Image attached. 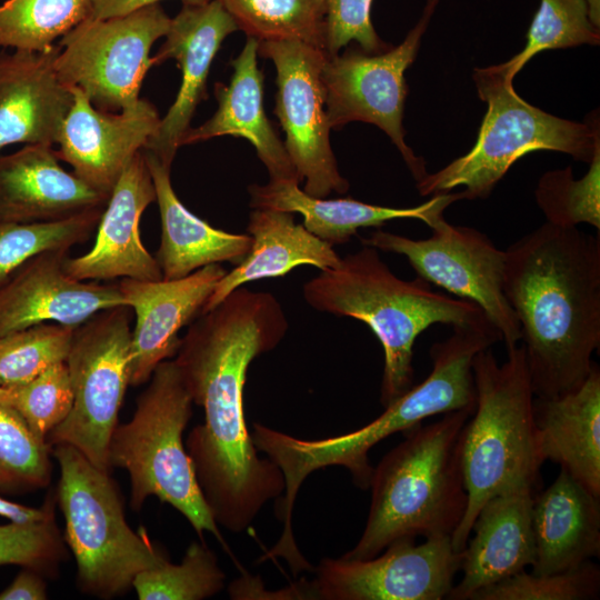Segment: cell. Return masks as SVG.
<instances>
[{"label": "cell", "instance_id": "cell-17", "mask_svg": "<svg viewBox=\"0 0 600 600\" xmlns=\"http://www.w3.org/2000/svg\"><path fill=\"white\" fill-rule=\"evenodd\" d=\"M226 272L220 263H213L173 280L123 278L117 282L124 304L136 314L130 386L148 382L159 363L176 356L181 342L179 331L202 313Z\"/></svg>", "mask_w": 600, "mask_h": 600}, {"label": "cell", "instance_id": "cell-41", "mask_svg": "<svg viewBox=\"0 0 600 600\" xmlns=\"http://www.w3.org/2000/svg\"><path fill=\"white\" fill-rule=\"evenodd\" d=\"M324 1V52L336 56L351 41L367 53H380L391 48L377 34L371 21L373 0Z\"/></svg>", "mask_w": 600, "mask_h": 600}, {"label": "cell", "instance_id": "cell-38", "mask_svg": "<svg viewBox=\"0 0 600 600\" xmlns=\"http://www.w3.org/2000/svg\"><path fill=\"white\" fill-rule=\"evenodd\" d=\"M0 402L12 407L30 429L46 440L72 407L73 393L66 361L26 383L0 387Z\"/></svg>", "mask_w": 600, "mask_h": 600}, {"label": "cell", "instance_id": "cell-4", "mask_svg": "<svg viewBox=\"0 0 600 600\" xmlns=\"http://www.w3.org/2000/svg\"><path fill=\"white\" fill-rule=\"evenodd\" d=\"M303 298L317 311L366 323L378 338L384 354V408L413 386V346L424 330L434 323L454 327L488 319L477 303L433 291L420 277L398 278L369 246L307 281Z\"/></svg>", "mask_w": 600, "mask_h": 600}, {"label": "cell", "instance_id": "cell-10", "mask_svg": "<svg viewBox=\"0 0 600 600\" xmlns=\"http://www.w3.org/2000/svg\"><path fill=\"white\" fill-rule=\"evenodd\" d=\"M130 310L124 306L102 310L74 328L66 359L72 407L46 439L51 447H74L109 473V443L130 384Z\"/></svg>", "mask_w": 600, "mask_h": 600}, {"label": "cell", "instance_id": "cell-34", "mask_svg": "<svg viewBox=\"0 0 600 600\" xmlns=\"http://www.w3.org/2000/svg\"><path fill=\"white\" fill-rule=\"evenodd\" d=\"M104 208L48 222L0 223V287L31 258L53 250H69L97 229Z\"/></svg>", "mask_w": 600, "mask_h": 600}, {"label": "cell", "instance_id": "cell-9", "mask_svg": "<svg viewBox=\"0 0 600 600\" xmlns=\"http://www.w3.org/2000/svg\"><path fill=\"white\" fill-rule=\"evenodd\" d=\"M52 457L60 468L56 498L64 519V540L77 563V583L93 597L121 596L137 574L167 557L146 532L128 526L109 472L70 444L53 446Z\"/></svg>", "mask_w": 600, "mask_h": 600}, {"label": "cell", "instance_id": "cell-6", "mask_svg": "<svg viewBox=\"0 0 600 600\" xmlns=\"http://www.w3.org/2000/svg\"><path fill=\"white\" fill-rule=\"evenodd\" d=\"M476 408L461 438V463L468 501L451 534L461 552L474 519L493 496L521 483L536 484L544 460L533 414L534 393L522 346L507 351L499 364L490 348L472 362Z\"/></svg>", "mask_w": 600, "mask_h": 600}, {"label": "cell", "instance_id": "cell-45", "mask_svg": "<svg viewBox=\"0 0 600 600\" xmlns=\"http://www.w3.org/2000/svg\"><path fill=\"white\" fill-rule=\"evenodd\" d=\"M591 22L600 29V0H584Z\"/></svg>", "mask_w": 600, "mask_h": 600}, {"label": "cell", "instance_id": "cell-33", "mask_svg": "<svg viewBox=\"0 0 600 600\" xmlns=\"http://www.w3.org/2000/svg\"><path fill=\"white\" fill-rule=\"evenodd\" d=\"M216 554L202 542H191L178 564L164 559L136 576L132 587L140 600H202L224 587Z\"/></svg>", "mask_w": 600, "mask_h": 600}, {"label": "cell", "instance_id": "cell-3", "mask_svg": "<svg viewBox=\"0 0 600 600\" xmlns=\"http://www.w3.org/2000/svg\"><path fill=\"white\" fill-rule=\"evenodd\" d=\"M501 340L500 331L489 319L454 326L448 339L431 346L429 376L386 407L377 419L350 433L304 440L262 428L257 436V447L282 472L283 503L293 506L304 479L330 466L347 468L356 486L367 490L373 472L368 452L378 442L393 433L406 432L432 416L459 410L473 412L477 402L473 358Z\"/></svg>", "mask_w": 600, "mask_h": 600}, {"label": "cell", "instance_id": "cell-31", "mask_svg": "<svg viewBox=\"0 0 600 600\" xmlns=\"http://www.w3.org/2000/svg\"><path fill=\"white\" fill-rule=\"evenodd\" d=\"M91 16V0H6L0 4V48L46 51Z\"/></svg>", "mask_w": 600, "mask_h": 600}, {"label": "cell", "instance_id": "cell-5", "mask_svg": "<svg viewBox=\"0 0 600 600\" xmlns=\"http://www.w3.org/2000/svg\"><path fill=\"white\" fill-rule=\"evenodd\" d=\"M471 411L417 426L373 468L364 530L346 559H370L402 538L454 532L467 508L461 438Z\"/></svg>", "mask_w": 600, "mask_h": 600}, {"label": "cell", "instance_id": "cell-42", "mask_svg": "<svg viewBox=\"0 0 600 600\" xmlns=\"http://www.w3.org/2000/svg\"><path fill=\"white\" fill-rule=\"evenodd\" d=\"M14 580L0 592V600H44L48 598L44 577L22 568Z\"/></svg>", "mask_w": 600, "mask_h": 600}, {"label": "cell", "instance_id": "cell-1", "mask_svg": "<svg viewBox=\"0 0 600 600\" xmlns=\"http://www.w3.org/2000/svg\"><path fill=\"white\" fill-rule=\"evenodd\" d=\"M288 327L272 293L240 287L189 324L176 353L192 401L204 412L186 449L216 522L232 533L246 531L284 491L279 467L258 456L248 431L243 390L251 361L273 350Z\"/></svg>", "mask_w": 600, "mask_h": 600}, {"label": "cell", "instance_id": "cell-14", "mask_svg": "<svg viewBox=\"0 0 600 600\" xmlns=\"http://www.w3.org/2000/svg\"><path fill=\"white\" fill-rule=\"evenodd\" d=\"M258 52L277 70L274 113L286 132L284 147L306 180L303 191L316 198L344 193L349 182L337 166L324 107L321 69L328 54L298 40L259 41Z\"/></svg>", "mask_w": 600, "mask_h": 600}, {"label": "cell", "instance_id": "cell-27", "mask_svg": "<svg viewBox=\"0 0 600 600\" xmlns=\"http://www.w3.org/2000/svg\"><path fill=\"white\" fill-rule=\"evenodd\" d=\"M161 218V241L156 260L162 279L189 276L206 266L240 263L252 246L250 234L213 228L190 212L177 197L170 180L171 166L144 150Z\"/></svg>", "mask_w": 600, "mask_h": 600}, {"label": "cell", "instance_id": "cell-16", "mask_svg": "<svg viewBox=\"0 0 600 600\" xmlns=\"http://www.w3.org/2000/svg\"><path fill=\"white\" fill-rule=\"evenodd\" d=\"M59 132L57 157L97 191L110 197L133 157L157 133L160 117L147 100L118 113L96 108L77 87Z\"/></svg>", "mask_w": 600, "mask_h": 600}, {"label": "cell", "instance_id": "cell-26", "mask_svg": "<svg viewBox=\"0 0 600 600\" xmlns=\"http://www.w3.org/2000/svg\"><path fill=\"white\" fill-rule=\"evenodd\" d=\"M534 422L544 460L560 464L600 497V370L594 362L576 389L550 399L534 397Z\"/></svg>", "mask_w": 600, "mask_h": 600}, {"label": "cell", "instance_id": "cell-19", "mask_svg": "<svg viewBox=\"0 0 600 600\" xmlns=\"http://www.w3.org/2000/svg\"><path fill=\"white\" fill-rule=\"evenodd\" d=\"M238 26L219 0L203 4H183L171 19L164 42L153 58L154 64L174 59L181 69L177 98L144 150L172 164L180 141L190 128L196 108L206 98L207 78L223 40Z\"/></svg>", "mask_w": 600, "mask_h": 600}, {"label": "cell", "instance_id": "cell-15", "mask_svg": "<svg viewBox=\"0 0 600 600\" xmlns=\"http://www.w3.org/2000/svg\"><path fill=\"white\" fill-rule=\"evenodd\" d=\"M461 552L449 536L390 543L370 559L324 558L310 581L313 599L440 600L448 597L460 571Z\"/></svg>", "mask_w": 600, "mask_h": 600}, {"label": "cell", "instance_id": "cell-28", "mask_svg": "<svg viewBox=\"0 0 600 600\" xmlns=\"http://www.w3.org/2000/svg\"><path fill=\"white\" fill-rule=\"evenodd\" d=\"M250 207L297 212L303 226L321 240L334 246L348 242L360 228L381 227L397 219L430 221L451 203L462 200L461 193L432 196L411 208H391L366 203L351 198L327 199L307 194L297 181H269L249 187Z\"/></svg>", "mask_w": 600, "mask_h": 600}, {"label": "cell", "instance_id": "cell-29", "mask_svg": "<svg viewBox=\"0 0 600 600\" xmlns=\"http://www.w3.org/2000/svg\"><path fill=\"white\" fill-rule=\"evenodd\" d=\"M247 230L252 238L250 250L219 280L202 312L246 283L282 277L299 266H312L322 271L340 264L341 257L333 246L296 223L292 212L253 209Z\"/></svg>", "mask_w": 600, "mask_h": 600}, {"label": "cell", "instance_id": "cell-43", "mask_svg": "<svg viewBox=\"0 0 600 600\" xmlns=\"http://www.w3.org/2000/svg\"><path fill=\"white\" fill-rule=\"evenodd\" d=\"M56 502L57 498L53 491L49 492L41 508L27 507L0 496V517L18 523L43 521L54 514Z\"/></svg>", "mask_w": 600, "mask_h": 600}, {"label": "cell", "instance_id": "cell-24", "mask_svg": "<svg viewBox=\"0 0 600 600\" xmlns=\"http://www.w3.org/2000/svg\"><path fill=\"white\" fill-rule=\"evenodd\" d=\"M259 41L252 37L232 61L233 73L228 84L217 82L218 109L203 124L189 128L180 141L184 144L220 136L247 139L266 166L271 181L301 182L284 143L274 132L263 109V77L258 68Z\"/></svg>", "mask_w": 600, "mask_h": 600}, {"label": "cell", "instance_id": "cell-32", "mask_svg": "<svg viewBox=\"0 0 600 600\" xmlns=\"http://www.w3.org/2000/svg\"><path fill=\"white\" fill-rule=\"evenodd\" d=\"M52 447L39 438L10 406L0 402V493L22 494L47 488Z\"/></svg>", "mask_w": 600, "mask_h": 600}, {"label": "cell", "instance_id": "cell-36", "mask_svg": "<svg viewBox=\"0 0 600 600\" xmlns=\"http://www.w3.org/2000/svg\"><path fill=\"white\" fill-rule=\"evenodd\" d=\"M588 172L576 180L572 168L543 173L534 191L536 201L547 219L557 227L588 223L600 230V149L589 162Z\"/></svg>", "mask_w": 600, "mask_h": 600}, {"label": "cell", "instance_id": "cell-39", "mask_svg": "<svg viewBox=\"0 0 600 600\" xmlns=\"http://www.w3.org/2000/svg\"><path fill=\"white\" fill-rule=\"evenodd\" d=\"M600 591V570L591 561L556 573L526 570L478 591L471 600H588Z\"/></svg>", "mask_w": 600, "mask_h": 600}, {"label": "cell", "instance_id": "cell-12", "mask_svg": "<svg viewBox=\"0 0 600 600\" xmlns=\"http://www.w3.org/2000/svg\"><path fill=\"white\" fill-rule=\"evenodd\" d=\"M438 0H427L416 26L398 47L380 53L350 48L328 56L321 69L330 129L352 121L372 123L387 133L417 182L427 176L426 162L404 142L403 106L408 94L404 71L414 61Z\"/></svg>", "mask_w": 600, "mask_h": 600}, {"label": "cell", "instance_id": "cell-25", "mask_svg": "<svg viewBox=\"0 0 600 600\" xmlns=\"http://www.w3.org/2000/svg\"><path fill=\"white\" fill-rule=\"evenodd\" d=\"M600 497L560 468L531 509L534 574L578 568L600 553Z\"/></svg>", "mask_w": 600, "mask_h": 600}, {"label": "cell", "instance_id": "cell-11", "mask_svg": "<svg viewBox=\"0 0 600 600\" xmlns=\"http://www.w3.org/2000/svg\"><path fill=\"white\" fill-rule=\"evenodd\" d=\"M171 19L158 4L110 18L89 16L68 33L54 59L58 78L79 88L98 109L136 107L153 43L166 36Z\"/></svg>", "mask_w": 600, "mask_h": 600}, {"label": "cell", "instance_id": "cell-35", "mask_svg": "<svg viewBox=\"0 0 600 600\" xmlns=\"http://www.w3.org/2000/svg\"><path fill=\"white\" fill-rule=\"evenodd\" d=\"M599 43L600 31L591 22L584 0H541L523 50L502 66L513 80L523 66L541 51Z\"/></svg>", "mask_w": 600, "mask_h": 600}, {"label": "cell", "instance_id": "cell-18", "mask_svg": "<svg viewBox=\"0 0 600 600\" xmlns=\"http://www.w3.org/2000/svg\"><path fill=\"white\" fill-rule=\"evenodd\" d=\"M68 251L31 258L0 287V336L46 322L76 328L102 310L127 307L118 283L70 276Z\"/></svg>", "mask_w": 600, "mask_h": 600}, {"label": "cell", "instance_id": "cell-22", "mask_svg": "<svg viewBox=\"0 0 600 600\" xmlns=\"http://www.w3.org/2000/svg\"><path fill=\"white\" fill-rule=\"evenodd\" d=\"M58 50L0 51V150L57 142L73 101L54 69Z\"/></svg>", "mask_w": 600, "mask_h": 600}, {"label": "cell", "instance_id": "cell-2", "mask_svg": "<svg viewBox=\"0 0 600 600\" xmlns=\"http://www.w3.org/2000/svg\"><path fill=\"white\" fill-rule=\"evenodd\" d=\"M504 251L534 397L562 396L584 381L600 346V238L546 222Z\"/></svg>", "mask_w": 600, "mask_h": 600}, {"label": "cell", "instance_id": "cell-8", "mask_svg": "<svg viewBox=\"0 0 600 600\" xmlns=\"http://www.w3.org/2000/svg\"><path fill=\"white\" fill-rule=\"evenodd\" d=\"M472 79L487 112L471 150L417 182L421 196L464 187L462 200L484 199L524 154L552 150L590 162L600 149L596 113L586 122L552 116L519 97L502 63L473 70Z\"/></svg>", "mask_w": 600, "mask_h": 600}, {"label": "cell", "instance_id": "cell-21", "mask_svg": "<svg viewBox=\"0 0 600 600\" xmlns=\"http://www.w3.org/2000/svg\"><path fill=\"white\" fill-rule=\"evenodd\" d=\"M534 484L521 483L489 499L461 551V580L447 599L471 600L480 590L532 567L531 509Z\"/></svg>", "mask_w": 600, "mask_h": 600}, {"label": "cell", "instance_id": "cell-44", "mask_svg": "<svg viewBox=\"0 0 600 600\" xmlns=\"http://www.w3.org/2000/svg\"><path fill=\"white\" fill-rule=\"evenodd\" d=\"M161 0H91V17L110 18L121 16ZM183 4H203L211 0H181Z\"/></svg>", "mask_w": 600, "mask_h": 600}, {"label": "cell", "instance_id": "cell-13", "mask_svg": "<svg viewBox=\"0 0 600 600\" xmlns=\"http://www.w3.org/2000/svg\"><path fill=\"white\" fill-rule=\"evenodd\" d=\"M428 226L432 234L427 239L376 230L361 242L406 257L418 277L477 303L500 331L507 351L516 348L520 328L503 289L506 251L474 228L450 224L443 213Z\"/></svg>", "mask_w": 600, "mask_h": 600}, {"label": "cell", "instance_id": "cell-40", "mask_svg": "<svg viewBox=\"0 0 600 600\" xmlns=\"http://www.w3.org/2000/svg\"><path fill=\"white\" fill-rule=\"evenodd\" d=\"M66 557L54 514L43 521L0 526V566L16 564L56 577Z\"/></svg>", "mask_w": 600, "mask_h": 600}, {"label": "cell", "instance_id": "cell-7", "mask_svg": "<svg viewBox=\"0 0 600 600\" xmlns=\"http://www.w3.org/2000/svg\"><path fill=\"white\" fill-rule=\"evenodd\" d=\"M148 382L131 420L117 424L112 432L110 467L128 471L134 510L156 496L186 517L202 541L204 532L213 534L239 566L209 509L182 441L193 401L174 360L159 363Z\"/></svg>", "mask_w": 600, "mask_h": 600}, {"label": "cell", "instance_id": "cell-30", "mask_svg": "<svg viewBox=\"0 0 600 600\" xmlns=\"http://www.w3.org/2000/svg\"><path fill=\"white\" fill-rule=\"evenodd\" d=\"M238 29L258 41L298 40L324 51L323 0H219Z\"/></svg>", "mask_w": 600, "mask_h": 600}, {"label": "cell", "instance_id": "cell-20", "mask_svg": "<svg viewBox=\"0 0 600 600\" xmlns=\"http://www.w3.org/2000/svg\"><path fill=\"white\" fill-rule=\"evenodd\" d=\"M154 200V186L142 149L114 186L97 226L92 248L80 257H68L66 271L84 281L161 280L158 262L140 237L141 216Z\"/></svg>", "mask_w": 600, "mask_h": 600}, {"label": "cell", "instance_id": "cell-37", "mask_svg": "<svg viewBox=\"0 0 600 600\" xmlns=\"http://www.w3.org/2000/svg\"><path fill=\"white\" fill-rule=\"evenodd\" d=\"M73 331L46 322L0 336V387L26 383L64 362Z\"/></svg>", "mask_w": 600, "mask_h": 600}, {"label": "cell", "instance_id": "cell-23", "mask_svg": "<svg viewBox=\"0 0 600 600\" xmlns=\"http://www.w3.org/2000/svg\"><path fill=\"white\" fill-rule=\"evenodd\" d=\"M103 194L67 172L49 144H27L0 156V223L63 220L104 208Z\"/></svg>", "mask_w": 600, "mask_h": 600}]
</instances>
